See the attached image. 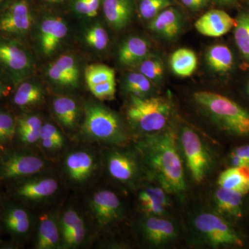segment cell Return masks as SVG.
I'll return each instance as SVG.
<instances>
[{
    "instance_id": "1",
    "label": "cell",
    "mask_w": 249,
    "mask_h": 249,
    "mask_svg": "<svg viewBox=\"0 0 249 249\" xmlns=\"http://www.w3.org/2000/svg\"><path fill=\"white\" fill-rule=\"evenodd\" d=\"M176 135L172 129L150 134L139 143L144 165L167 193L179 194L186 190L182 160Z\"/></svg>"
},
{
    "instance_id": "2",
    "label": "cell",
    "mask_w": 249,
    "mask_h": 249,
    "mask_svg": "<svg viewBox=\"0 0 249 249\" xmlns=\"http://www.w3.org/2000/svg\"><path fill=\"white\" fill-rule=\"evenodd\" d=\"M195 101L219 128L238 137L249 136V111L229 98L200 91L193 95Z\"/></svg>"
},
{
    "instance_id": "3",
    "label": "cell",
    "mask_w": 249,
    "mask_h": 249,
    "mask_svg": "<svg viewBox=\"0 0 249 249\" xmlns=\"http://www.w3.org/2000/svg\"><path fill=\"white\" fill-rule=\"evenodd\" d=\"M82 130L88 139L106 143L120 145L127 140L125 127L118 114L93 101L85 105Z\"/></svg>"
},
{
    "instance_id": "4",
    "label": "cell",
    "mask_w": 249,
    "mask_h": 249,
    "mask_svg": "<svg viewBox=\"0 0 249 249\" xmlns=\"http://www.w3.org/2000/svg\"><path fill=\"white\" fill-rule=\"evenodd\" d=\"M169 102L162 97L131 96L127 115L134 128L147 134L164 130L171 117Z\"/></svg>"
},
{
    "instance_id": "5",
    "label": "cell",
    "mask_w": 249,
    "mask_h": 249,
    "mask_svg": "<svg viewBox=\"0 0 249 249\" xmlns=\"http://www.w3.org/2000/svg\"><path fill=\"white\" fill-rule=\"evenodd\" d=\"M35 67V58L24 41L0 36V70L15 87L32 77Z\"/></svg>"
},
{
    "instance_id": "6",
    "label": "cell",
    "mask_w": 249,
    "mask_h": 249,
    "mask_svg": "<svg viewBox=\"0 0 249 249\" xmlns=\"http://www.w3.org/2000/svg\"><path fill=\"white\" fill-rule=\"evenodd\" d=\"M45 167V162L40 157L22 148L12 147L0 152V183L9 185L34 176Z\"/></svg>"
},
{
    "instance_id": "7",
    "label": "cell",
    "mask_w": 249,
    "mask_h": 249,
    "mask_svg": "<svg viewBox=\"0 0 249 249\" xmlns=\"http://www.w3.org/2000/svg\"><path fill=\"white\" fill-rule=\"evenodd\" d=\"M35 24L28 0H11L0 9V36L24 41Z\"/></svg>"
},
{
    "instance_id": "8",
    "label": "cell",
    "mask_w": 249,
    "mask_h": 249,
    "mask_svg": "<svg viewBox=\"0 0 249 249\" xmlns=\"http://www.w3.org/2000/svg\"><path fill=\"white\" fill-rule=\"evenodd\" d=\"M31 214L22 203L6 200L2 197L0 204V230L7 232L14 245L22 244L30 235Z\"/></svg>"
},
{
    "instance_id": "9",
    "label": "cell",
    "mask_w": 249,
    "mask_h": 249,
    "mask_svg": "<svg viewBox=\"0 0 249 249\" xmlns=\"http://www.w3.org/2000/svg\"><path fill=\"white\" fill-rule=\"evenodd\" d=\"M180 142L193 179L201 182L209 173L212 163L209 151L199 136L187 126L181 129Z\"/></svg>"
},
{
    "instance_id": "10",
    "label": "cell",
    "mask_w": 249,
    "mask_h": 249,
    "mask_svg": "<svg viewBox=\"0 0 249 249\" xmlns=\"http://www.w3.org/2000/svg\"><path fill=\"white\" fill-rule=\"evenodd\" d=\"M196 230L214 247L233 245L243 247L237 234L222 218L211 213H203L195 219Z\"/></svg>"
},
{
    "instance_id": "11",
    "label": "cell",
    "mask_w": 249,
    "mask_h": 249,
    "mask_svg": "<svg viewBox=\"0 0 249 249\" xmlns=\"http://www.w3.org/2000/svg\"><path fill=\"white\" fill-rule=\"evenodd\" d=\"M82 66L76 54L66 53L53 60L46 71L49 83L60 89H73L78 88Z\"/></svg>"
},
{
    "instance_id": "12",
    "label": "cell",
    "mask_w": 249,
    "mask_h": 249,
    "mask_svg": "<svg viewBox=\"0 0 249 249\" xmlns=\"http://www.w3.org/2000/svg\"><path fill=\"white\" fill-rule=\"evenodd\" d=\"M9 196L19 202H31L47 199L56 193L58 183L52 178H22L8 185Z\"/></svg>"
},
{
    "instance_id": "13",
    "label": "cell",
    "mask_w": 249,
    "mask_h": 249,
    "mask_svg": "<svg viewBox=\"0 0 249 249\" xmlns=\"http://www.w3.org/2000/svg\"><path fill=\"white\" fill-rule=\"evenodd\" d=\"M69 34L68 24L58 16H48L39 24L36 34V43L44 57H51L56 53Z\"/></svg>"
},
{
    "instance_id": "14",
    "label": "cell",
    "mask_w": 249,
    "mask_h": 249,
    "mask_svg": "<svg viewBox=\"0 0 249 249\" xmlns=\"http://www.w3.org/2000/svg\"><path fill=\"white\" fill-rule=\"evenodd\" d=\"M90 209L98 225L102 227L119 220L123 213L120 199L115 193L107 190L93 195L90 201Z\"/></svg>"
},
{
    "instance_id": "15",
    "label": "cell",
    "mask_w": 249,
    "mask_h": 249,
    "mask_svg": "<svg viewBox=\"0 0 249 249\" xmlns=\"http://www.w3.org/2000/svg\"><path fill=\"white\" fill-rule=\"evenodd\" d=\"M235 24V19L225 11L213 9L201 16L195 23V27L201 35L218 37L229 33Z\"/></svg>"
},
{
    "instance_id": "16",
    "label": "cell",
    "mask_w": 249,
    "mask_h": 249,
    "mask_svg": "<svg viewBox=\"0 0 249 249\" xmlns=\"http://www.w3.org/2000/svg\"><path fill=\"white\" fill-rule=\"evenodd\" d=\"M183 26L181 13L178 9L169 6L150 20L148 28L165 40H172L181 34Z\"/></svg>"
},
{
    "instance_id": "17",
    "label": "cell",
    "mask_w": 249,
    "mask_h": 249,
    "mask_svg": "<svg viewBox=\"0 0 249 249\" xmlns=\"http://www.w3.org/2000/svg\"><path fill=\"white\" fill-rule=\"evenodd\" d=\"M103 10L110 27L116 31L123 30L134 17V0H103Z\"/></svg>"
},
{
    "instance_id": "18",
    "label": "cell",
    "mask_w": 249,
    "mask_h": 249,
    "mask_svg": "<svg viewBox=\"0 0 249 249\" xmlns=\"http://www.w3.org/2000/svg\"><path fill=\"white\" fill-rule=\"evenodd\" d=\"M11 97V104L14 107L25 111L42 103L45 92L42 85L31 77L15 88Z\"/></svg>"
},
{
    "instance_id": "19",
    "label": "cell",
    "mask_w": 249,
    "mask_h": 249,
    "mask_svg": "<svg viewBox=\"0 0 249 249\" xmlns=\"http://www.w3.org/2000/svg\"><path fill=\"white\" fill-rule=\"evenodd\" d=\"M107 168L109 175L121 182H133L138 176L139 168L135 159L124 152L110 154L108 157Z\"/></svg>"
},
{
    "instance_id": "20",
    "label": "cell",
    "mask_w": 249,
    "mask_h": 249,
    "mask_svg": "<svg viewBox=\"0 0 249 249\" xmlns=\"http://www.w3.org/2000/svg\"><path fill=\"white\" fill-rule=\"evenodd\" d=\"M142 231L147 241L155 245H160L176 237V229L171 222L161 216L147 215L142 224Z\"/></svg>"
},
{
    "instance_id": "21",
    "label": "cell",
    "mask_w": 249,
    "mask_h": 249,
    "mask_svg": "<svg viewBox=\"0 0 249 249\" xmlns=\"http://www.w3.org/2000/svg\"><path fill=\"white\" fill-rule=\"evenodd\" d=\"M147 41L139 36H131L121 44L118 52V60L124 67H134L150 53Z\"/></svg>"
},
{
    "instance_id": "22",
    "label": "cell",
    "mask_w": 249,
    "mask_h": 249,
    "mask_svg": "<svg viewBox=\"0 0 249 249\" xmlns=\"http://www.w3.org/2000/svg\"><path fill=\"white\" fill-rule=\"evenodd\" d=\"M65 170L72 181L81 183L88 179L95 168L94 158L86 151L72 152L65 161Z\"/></svg>"
},
{
    "instance_id": "23",
    "label": "cell",
    "mask_w": 249,
    "mask_h": 249,
    "mask_svg": "<svg viewBox=\"0 0 249 249\" xmlns=\"http://www.w3.org/2000/svg\"><path fill=\"white\" fill-rule=\"evenodd\" d=\"M166 193L161 187H148L141 191L139 200L143 212L147 215H163L170 204Z\"/></svg>"
},
{
    "instance_id": "24",
    "label": "cell",
    "mask_w": 249,
    "mask_h": 249,
    "mask_svg": "<svg viewBox=\"0 0 249 249\" xmlns=\"http://www.w3.org/2000/svg\"><path fill=\"white\" fill-rule=\"evenodd\" d=\"M52 107L55 117L65 128L73 129L80 119V108L74 98L60 96L54 98Z\"/></svg>"
},
{
    "instance_id": "25",
    "label": "cell",
    "mask_w": 249,
    "mask_h": 249,
    "mask_svg": "<svg viewBox=\"0 0 249 249\" xmlns=\"http://www.w3.org/2000/svg\"><path fill=\"white\" fill-rule=\"evenodd\" d=\"M60 227L56 219L51 214H44L40 217L36 238V248L58 249L60 245Z\"/></svg>"
},
{
    "instance_id": "26",
    "label": "cell",
    "mask_w": 249,
    "mask_h": 249,
    "mask_svg": "<svg viewBox=\"0 0 249 249\" xmlns=\"http://www.w3.org/2000/svg\"><path fill=\"white\" fill-rule=\"evenodd\" d=\"M205 57L210 70L214 73H228L233 67V55L227 45L216 44L211 46L206 51Z\"/></svg>"
},
{
    "instance_id": "27",
    "label": "cell",
    "mask_w": 249,
    "mask_h": 249,
    "mask_svg": "<svg viewBox=\"0 0 249 249\" xmlns=\"http://www.w3.org/2000/svg\"><path fill=\"white\" fill-rule=\"evenodd\" d=\"M170 65L172 71L177 76H191L197 67V57L191 49H178L170 55Z\"/></svg>"
},
{
    "instance_id": "28",
    "label": "cell",
    "mask_w": 249,
    "mask_h": 249,
    "mask_svg": "<svg viewBox=\"0 0 249 249\" xmlns=\"http://www.w3.org/2000/svg\"><path fill=\"white\" fill-rule=\"evenodd\" d=\"M240 192L226 189L219 186L214 195L216 204L220 211L237 218L242 216V197Z\"/></svg>"
},
{
    "instance_id": "29",
    "label": "cell",
    "mask_w": 249,
    "mask_h": 249,
    "mask_svg": "<svg viewBox=\"0 0 249 249\" xmlns=\"http://www.w3.org/2000/svg\"><path fill=\"white\" fill-rule=\"evenodd\" d=\"M17 114L11 109L0 108V152L14 147Z\"/></svg>"
},
{
    "instance_id": "30",
    "label": "cell",
    "mask_w": 249,
    "mask_h": 249,
    "mask_svg": "<svg viewBox=\"0 0 249 249\" xmlns=\"http://www.w3.org/2000/svg\"><path fill=\"white\" fill-rule=\"evenodd\" d=\"M83 42L88 48L94 52H103L109 45V34L101 23H93L85 29Z\"/></svg>"
},
{
    "instance_id": "31",
    "label": "cell",
    "mask_w": 249,
    "mask_h": 249,
    "mask_svg": "<svg viewBox=\"0 0 249 249\" xmlns=\"http://www.w3.org/2000/svg\"><path fill=\"white\" fill-rule=\"evenodd\" d=\"M234 37L241 55L249 62V13L241 12L235 19Z\"/></svg>"
},
{
    "instance_id": "32",
    "label": "cell",
    "mask_w": 249,
    "mask_h": 249,
    "mask_svg": "<svg viewBox=\"0 0 249 249\" xmlns=\"http://www.w3.org/2000/svg\"><path fill=\"white\" fill-rule=\"evenodd\" d=\"M124 88L131 96L146 97L151 92L152 82L139 71H132L124 76Z\"/></svg>"
},
{
    "instance_id": "33",
    "label": "cell",
    "mask_w": 249,
    "mask_h": 249,
    "mask_svg": "<svg viewBox=\"0 0 249 249\" xmlns=\"http://www.w3.org/2000/svg\"><path fill=\"white\" fill-rule=\"evenodd\" d=\"M217 183L222 188L240 192L243 195L249 192V183L239 173L235 167L223 171L218 178Z\"/></svg>"
},
{
    "instance_id": "34",
    "label": "cell",
    "mask_w": 249,
    "mask_h": 249,
    "mask_svg": "<svg viewBox=\"0 0 249 249\" xmlns=\"http://www.w3.org/2000/svg\"><path fill=\"white\" fill-rule=\"evenodd\" d=\"M135 67L152 83L160 81L164 74V66L161 59L150 53Z\"/></svg>"
},
{
    "instance_id": "35",
    "label": "cell",
    "mask_w": 249,
    "mask_h": 249,
    "mask_svg": "<svg viewBox=\"0 0 249 249\" xmlns=\"http://www.w3.org/2000/svg\"><path fill=\"white\" fill-rule=\"evenodd\" d=\"M85 78L88 88L115 80V71L111 67L101 64H92L85 68Z\"/></svg>"
},
{
    "instance_id": "36",
    "label": "cell",
    "mask_w": 249,
    "mask_h": 249,
    "mask_svg": "<svg viewBox=\"0 0 249 249\" xmlns=\"http://www.w3.org/2000/svg\"><path fill=\"white\" fill-rule=\"evenodd\" d=\"M170 5V0H142L139 4V14L142 19L151 20Z\"/></svg>"
},
{
    "instance_id": "37",
    "label": "cell",
    "mask_w": 249,
    "mask_h": 249,
    "mask_svg": "<svg viewBox=\"0 0 249 249\" xmlns=\"http://www.w3.org/2000/svg\"><path fill=\"white\" fill-rule=\"evenodd\" d=\"M83 222H84L83 218L80 217L77 211L73 209L67 210L60 219V229L62 238L68 235Z\"/></svg>"
},
{
    "instance_id": "38",
    "label": "cell",
    "mask_w": 249,
    "mask_h": 249,
    "mask_svg": "<svg viewBox=\"0 0 249 249\" xmlns=\"http://www.w3.org/2000/svg\"><path fill=\"white\" fill-rule=\"evenodd\" d=\"M116 85V79L111 80L101 84L93 85L89 89L97 99L101 101H111L115 96Z\"/></svg>"
},
{
    "instance_id": "39",
    "label": "cell",
    "mask_w": 249,
    "mask_h": 249,
    "mask_svg": "<svg viewBox=\"0 0 249 249\" xmlns=\"http://www.w3.org/2000/svg\"><path fill=\"white\" fill-rule=\"evenodd\" d=\"M86 237V228L84 222L73 229L71 232L62 237V242L65 248H75L81 245Z\"/></svg>"
},
{
    "instance_id": "40",
    "label": "cell",
    "mask_w": 249,
    "mask_h": 249,
    "mask_svg": "<svg viewBox=\"0 0 249 249\" xmlns=\"http://www.w3.org/2000/svg\"><path fill=\"white\" fill-rule=\"evenodd\" d=\"M51 139L63 145L64 138L58 129L51 123L42 124L40 129V139Z\"/></svg>"
},
{
    "instance_id": "41",
    "label": "cell",
    "mask_w": 249,
    "mask_h": 249,
    "mask_svg": "<svg viewBox=\"0 0 249 249\" xmlns=\"http://www.w3.org/2000/svg\"><path fill=\"white\" fill-rule=\"evenodd\" d=\"M15 88L11 80L0 70V102L11 96Z\"/></svg>"
},
{
    "instance_id": "42",
    "label": "cell",
    "mask_w": 249,
    "mask_h": 249,
    "mask_svg": "<svg viewBox=\"0 0 249 249\" xmlns=\"http://www.w3.org/2000/svg\"><path fill=\"white\" fill-rule=\"evenodd\" d=\"M187 8L196 11L204 9L209 4V0H181Z\"/></svg>"
},
{
    "instance_id": "43",
    "label": "cell",
    "mask_w": 249,
    "mask_h": 249,
    "mask_svg": "<svg viewBox=\"0 0 249 249\" xmlns=\"http://www.w3.org/2000/svg\"><path fill=\"white\" fill-rule=\"evenodd\" d=\"M88 0H75L73 2V9L80 16H88Z\"/></svg>"
},
{
    "instance_id": "44",
    "label": "cell",
    "mask_w": 249,
    "mask_h": 249,
    "mask_svg": "<svg viewBox=\"0 0 249 249\" xmlns=\"http://www.w3.org/2000/svg\"><path fill=\"white\" fill-rule=\"evenodd\" d=\"M101 0H88L87 18H95L98 15Z\"/></svg>"
},
{
    "instance_id": "45",
    "label": "cell",
    "mask_w": 249,
    "mask_h": 249,
    "mask_svg": "<svg viewBox=\"0 0 249 249\" xmlns=\"http://www.w3.org/2000/svg\"><path fill=\"white\" fill-rule=\"evenodd\" d=\"M41 143H42V147L47 150H57V149L61 148L63 145L59 143L56 141L51 139H41Z\"/></svg>"
},
{
    "instance_id": "46",
    "label": "cell",
    "mask_w": 249,
    "mask_h": 249,
    "mask_svg": "<svg viewBox=\"0 0 249 249\" xmlns=\"http://www.w3.org/2000/svg\"><path fill=\"white\" fill-rule=\"evenodd\" d=\"M234 153L245 160L249 165V145H242L237 147L233 151Z\"/></svg>"
},
{
    "instance_id": "47",
    "label": "cell",
    "mask_w": 249,
    "mask_h": 249,
    "mask_svg": "<svg viewBox=\"0 0 249 249\" xmlns=\"http://www.w3.org/2000/svg\"><path fill=\"white\" fill-rule=\"evenodd\" d=\"M230 159L231 160L232 167H240L242 166V165H249L248 163H247L245 160H242L241 157L236 155V154L234 153L233 152L231 154Z\"/></svg>"
},
{
    "instance_id": "48",
    "label": "cell",
    "mask_w": 249,
    "mask_h": 249,
    "mask_svg": "<svg viewBox=\"0 0 249 249\" xmlns=\"http://www.w3.org/2000/svg\"><path fill=\"white\" fill-rule=\"evenodd\" d=\"M239 173L249 183V165H242L240 167H235Z\"/></svg>"
},
{
    "instance_id": "49",
    "label": "cell",
    "mask_w": 249,
    "mask_h": 249,
    "mask_svg": "<svg viewBox=\"0 0 249 249\" xmlns=\"http://www.w3.org/2000/svg\"><path fill=\"white\" fill-rule=\"evenodd\" d=\"M214 1L219 4L228 6V5L233 4V3L235 2V0H214Z\"/></svg>"
},
{
    "instance_id": "50",
    "label": "cell",
    "mask_w": 249,
    "mask_h": 249,
    "mask_svg": "<svg viewBox=\"0 0 249 249\" xmlns=\"http://www.w3.org/2000/svg\"><path fill=\"white\" fill-rule=\"evenodd\" d=\"M45 1L49 3H55L58 2V0H45Z\"/></svg>"
},
{
    "instance_id": "51",
    "label": "cell",
    "mask_w": 249,
    "mask_h": 249,
    "mask_svg": "<svg viewBox=\"0 0 249 249\" xmlns=\"http://www.w3.org/2000/svg\"><path fill=\"white\" fill-rule=\"evenodd\" d=\"M4 1H5V0H0V6H1V5H2L3 4H4Z\"/></svg>"
},
{
    "instance_id": "52",
    "label": "cell",
    "mask_w": 249,
    "mask_h": 249,
    "mask_svg": "<svg viewBox=\"0 0 249 249\" xmlns=\"http://www.w3.org/2000/svg\"><path fill=\"white\" fill-rule=\"evenodd\" d=\"M1 199H2V196H0V204H1Z\"/></svg>"
},
{
    "instance_id": "53",
    "label": "cell",
    "mask_w": 249,
    "mask_h": 249,
    "mask_svg": "<svg viewBox=\"0 0 249 249\" xmlns=\"http://www.w3.org/2000/svg\"><path fill=\"white\" fill-rule=\"evenodd\" d=\"M63 1V0H58V2H59V1Z\"/></svg>"
},
{
    "instance_id": "54",
    "label": "cell",
    "mask_w": 249,
    "mask_h": 249,
    "mask_svg": "<svg viewBox=\"0 0 249 249\" xmlns=\"http://www.w3.org/2000/svg\"></svg>"
}]
</instances>
